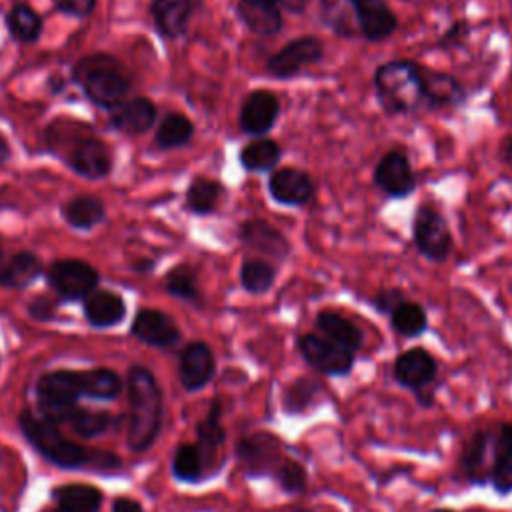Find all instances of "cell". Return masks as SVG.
<instances>
[{
  "label": "cell",
  "mask_w": 512,
  "mask_h": 512,
  "mask_svg": "<svg viewBox=\"0 0 512 512\" xmlns=\"http://www.w3.org/2000/svg\"><path fill=\"white\" fill-rule=\"evenodd\" d=\"M300 356L310 368L326 376H346L354 366V352L330 342L322 334L306 332L296 340Z\"/></svg>",
  "instance_id": "9"
},
{
  "label": "cell",
  "mask_w": 512,
  "mask_h": 512,
  "mask_svg": "<svg viewBox=\"0 0 512 512\" xmlns=\"http://www.w3.org/2000/svg\"><path fill=\"white\" fill-rule=\"evenodd\" d=\"M46 280L62 300H84L92 290H96L100 274L86 260L62 258L52 262L46 272Z\"/></svg>",
  "instance_id": "8"
},
{
  "label": "cell",
  "mask_w": 512,
  "mask_h": 512,
  "mask_svg": "<svg viewBox=\"0 0 512 512\" xmlns=\"http://www.w3.org/2000/svg\"><path fill=\"white\" fill-rule=\"evenodd\" d=\"M10 160V144L4 138V134L0 132V168Z\"/></svg>",
  "instance_id": "51"
},
{
  "label": "cell",
  "mask_w": 512,
  "mask_h": 512,
  "mask_svg": "<svg viewBox=\"0 0 512 512\" xmlns=\"http://www.w3.org/2000/svg\"><path fill=\"white\" fill-rule=\"evenodd\" d=\"M96 0H54V8L72 18H86L94 12Z\"/></svg>",
  "instance_id": "44"
},
{
  "label": "cell",
  "mask_w": 512,
  "mask_h": 512,
  "mask_svg": "<svg viewBox=\"0 0 512 512\" xmlns=\"http://www.w3.org/2000/svg\"><path fill=\"white\" fill-rule=\"evenodd\" d=\"M68 422L78 434L96 436V434H102L110 426V416L106 412H94V410L78 408Z\"/></svg>",
  "instance_id": "42"
},
{
  "label": "cell",
  "mask_w": 512,
  "mask_h": 512,
  "mask_svg": "<svg viewBox=\"0 0 512 512\" xmlns=\"http://www.w3.org/2000/svg\"><path fill=\"white\" fill-rule=\"evenodd\" d=\"M422 82H424L426 104L432 106V108L460 104L466 96L462 84L450 74H442V72L422 68Z\"/></svg>",
  "instance_id": "26"
},
{
  "label": "cell",
  "mask_w": 512,
  "mask_h": 512,
  "mask_svg": "<svg viewBox=\"0 0 512 512\" xmlns=\"http://www.w3.org/2000/svg\"><path fill=\"white\" fill-rule=\"evenodd\" d=\"M390 326L404 338H416L428 328L426 310L418 302L404 300L390 314Z\"/></svg>",
  "instance_id": "34"
},
{
  "label": "cell",
  "mask_w": 512,
  "mask_h": 512,
  "mask_svg": "<svg viewBox=\"0 0 512 512\" xmlns=\"http://www.w3.org/2000/svg\"><path fill=\"white\" fill-rule=\"evenodd\" d=\"M48 88H50L52 94H58V92H62L66 88V80L62 76L54 74V76L48 78Z\"/></svg>",
  "instance_id": "50"
},
{
  "label": "cell",
  "mask_w": 512,
  "mask_h": 512,
  "mask_svg": "<svg viewBox=\"0 0 512 512\" xmlns=\"http://www.w3.org/2000/svg\"><path fill=\"white\" fill-rule=\"evenodd\" d=\"M276 280V268L264 260H246L240 268L242 288L250 294H264Z\"/></svg>",
  "instance_id": "39"
},
{
  "label": "cell",
  "mask_w": 512,
  "mask_h": 512,
  "mask_svg": "<svg viewBox=\"0 0 512 512\" xmlns=\"http://www.w3.org/2000/svg\"><path fill=\"white\" fill-rule=\"evenodd\" d=\"M6 28L14 40L32 44L40 38L44 22L34 8H30L24 2H18L6 14Z\"/></svg>",
  "instance_id": "29"
},
{
  "label": "cell",
  "mask_w": 512,
  "mask_h": 512,
  "mask_svg": "<svg viewBox=\"0 0 512 512\" xmlns=\"http://www.w3.org/2000/svg\"><path fill=\"white\" fill-rule=\"evenodd\" d=\"M320 394H322L320 382L302 376V378L294 380L284 390V396H282L284 412H288V414H302L320 398Z\"/></svg>",
  "instance_id": "35"
},
{
  "label": "cell",
  "mask_w": 512,
  "mask_h": 512,
  "mask_svg": "<svg viewBox=\"0 0 512 512\" xmlns=\"http://www.w3.org/2000/svg\"><path fill=\"white\" fill-rule=\"evenodd\" d=\"M128 402V446L140 452L156 440L162 426V392L148 368L128 370Z\"/></svg>",
  "instance_id": "1"
},
{
  "label": "cell",
  "mask_w": 512,
  "mask_h": 512,
  "mask_svg": "<svg viewBox=\"0 0 512 512\" xmlns=\"http://www.w3.org/2000/svg\"><path fill=\"white\" fill-rule=\"evenodd\" d=\"M42 274V260L32 252H18L0 268V286L26 288Z\"/></svg>",
  "instance_id": "28"
},
{
  "label": "cell",
  "mask_w": 512,
  "mask_h": 512,
  "mask_svg": "<svg viewBox=\"0 0 512 512\" xmlns=\"http://www.w3.org/2000/svg\"><path fill=\"white\" fill-rule=\"evenodd\" d=\"M280 112L278 98L268 90H254L246 96L240 108V126L246 134L262 136L266 134Z\"/></svg>",
  "instance_id": "18"
},
{
  "label": "cell",
  "mask_w": 512,
  "mask_h": 512,
  "mask_svg": "<svg viewBox=\"0 0 512 512\" xmlns=\"http://www.w3.org/2000/svg\"><path fill=\"white\" fill-rule=\"evenodd\" d=\"M80 390L90 398H114L122 390V380L112 370L96 368L80 372Z\"/></svg>",
  "instance_id": "36"
},
{
  "label": "cell",
  "mask_w": 512,
  "mask_h": 512,
  "mask_svg": "<svg viewBox=\"0 0 512 512\" xmlns=\"http://www.w3.org/2000/svg\"><path fill=\"white\" fill-rule=\"evenodd\" d=\"M2 264H4V250H2V246H0V268H2Z\"/></svg>",
  "instance_id": "53"
},
{
  "label": "cell",
  "mask_w": 512,
  "mask_h": 512,
  "mask_svg": "<svg viewBox=\"0 0 512 512\" xmlns=\"http://www.w3.org/2000/svg\"><path fill=\"white\" fill-rule=\"evenodd\" d=\"M20 428H22L24 436L28 438V442L56 466L78 468V466H84L92 458V454L84 446L64 438L58 432L56 424H52L40 416L22 412Z\"/></svg>",
  "instance_id": "4"
},
{
  "label": "cell",
  "mask_w": 512,
  "mask_h": 512,
  "mask_svg": "<svg viewBox=\"0 0 512 512\" xmlns=\"http://www.w3.org/2000/svg\"><path fill=\"white\" fill-rule=\"evenodd\" d=\"M72 80L80 84L92 104L104 110L116 108L130 92V78L124 66L104 52L80 58L72 66Z\"/></svg>",
  "instance_id": "2"
},
{
  "label": "cell",
  "mask_w": 512,
  "mask_h": 512,
  "mask_svg": "<svg viewBox=\"0 0 512 512\" xmlns=\"http://www.w3.org/2000/svg\"><path fill=\"white\" fill-rule=\"evenodd\" d=\"M466 32H468V28L464 26V22H458V24H454V26H452L444 36H442L440 44H442V46L456 44V42H460V40L466 36Z\"/></svg>",
  "instance_id": "48"
},
{
  "label": "cell",
  "mask_w": 512,
  "mask_h": 512,
  "mask_svg": "<svg viewBox=\"0 0 512 512\" xmlns=\"http://www.w3.org/2000/svg\"><path fill=\"white\" fill-rule=\"evenodd\" d=\"M80 394V372L56 370L42 376L38 382V406L42 418L52 424L68 422L78 410L76 398Z\"/></svg>",
  "instance_id": "5"
},
{
  "label": "cell",
  "mask_w": 512,
  "mask_h": 512,
  "mask_svg": "<svg viewBox=\"0 0 512 512\" xmlns=\"http://www.w3.org/2000/svg\"><path fill=\"white\" fill-rule=\"evenodd\" d=\"M432 512H454V510H450V508H436V510H432Z\"/></svg>",
  "instance_id": "54"
},
{
  "label": "cell",
  "mask_w": 512,
  "mask_h": 512,
  "mask_svg": "<svg viewBox=\"0 0 512 512\" xmlns=\"http://www.w3.org/2000/svg\"><path fill=\"white\" fill-rule=\"evenodd\" d=\"M62 218L74 230H92L106 218V206L94 194H80L62 206Z\"/></svg>",
  "instance_id": "27"
},
{
  "label": "cell",
  "mask_w": 512,
  "mask_h": 512,
  "mask_svg": "<svg viewBox=\"0 0 512 512\" xmlns=\"http://www.w3.org/2000/svg\"><path fill=\"white\" fill-rule=\"evenodd\" d=\"M316 328L320 330V334L324 338H328L330 342H334L350 352H356L364 342L362 330L352 320L344 318L338 312H330V310L318 312Z\"/></svg>",
  "instance_id": "24"
},
{
  "label": "cell",
  "mask_w": 512,
  "mask_h": 512,
  "mask_svg": "<svg viewBox=\"0 0 512 512\" xmlns=\"http://www.w3.org/2000/svg\"><path fill=\"white\" fill-rule=\"evenodd\" d=\"M502 156H504V160L512 166V136L504 142V146H502Z\"/></svg>",
  "instance_id": "52"
},
{
  "label": "cell",
  "mask_w": 512,
  "mask_h": 512,
  "mask_svg": "<svg viewBox=\"0 0 512 512\" xmlns=\"http://www.w3.org/2000/svg\"><path fill=\"white\" fill-rule=\"evenodd\" d=\"M414 242L418 252L432 262H442L450 254L452 236L448 224L432 206L418 208L414 218Z\"/></svg>",
  "instance_id": "10"
},
{
  "label": "cell",
  "mask_w": 512,
  "mask_h": 512,
  "mask_svg": "<svg viewBox=\"0 0 512 512\" xmlns=\"http://www.w3.org/2000/svg\"><path fill=\"white\" fill-rule=\"evenodd\" d=\"M166 290L174 298H180V300H186V302H200V290H198V284H196V274L186 264L176 266L166 274Z\"/></svg>",
  "instance_id": "41"
},
{
  "label": "cell",
  "mask_w": 512,
  "mask_h": 512,
  "mask_svg": "<svg viewBox=\"0 0 512 512\" xmlns=\"http://www.w3.org/2000/svg\"><path fill=\"white\" fill-rule=\"evenodd\" d=\"M378 102L388 114H404L426 104L422 66L408 60L382 64L374 72Z\"/></svg>",
  "instance_id": "3"
},
{
  "label": "cell",
  "mask_w": 512,
  "mask_h": 512,
  "mask_svg": "<svg viewBox=\"0 0 512 512\" xmlns=\"http://www.w3.org/2000/svg\"><path fill=\"white\" fill-rule=\"evenodd\" d=\"M280 160V146L270 138H256L240 150V164L248 172H268Z\"/></svg>",
  "instance_id": "33"
},
{
  "label": "cell",
  "mask_w": 512,
  "mask_h": 512,
  "mask_svg": "<svg viewBox=\"0 0 512 512\" xmlns=\"http://www.w3.org/2000/svg\"><path fill=\"white\" fill-rule=\"evenodd\" d=\"M394 380L412 392H424L428 390L438 374V364L434 356L426 348H408L394 360L392 366Z\"/></svg>",
  "instance_id": "12"
},
{
  "label": "cell",
  "mask_w": 512,
  "mask_h": 512,
  "mask_svg": "<svg viewBox=\"0 0 512 512\" xmlns=\"http://www.w3.org/2000/svg\"><path fill=\"white\" fill-rule=\"evenodd\" d=\"M84 314L86 320L96 328L116 326L126 316V304L120 294L112 290H92L84 298Z\"/></svg>",
  "instance_id": "23"
},
{
  "label": "cell",
  "mask_w": 512,
  "mask_h": 512,
  "mask_svg": "<svg viewBox=\"0 0 512 512\" xmlns=\"http://www.w3.org/2000/svg\"><path fill=\"white\" fill-rule=\"evenodd\" d=\"M216 370V360L208 344L204 342H190L182 352H180V384L188 392H196L204 388Z\"/></svg>",
  "instance_id": "17"
},
{
  "label": "cell",
  "mask_w": 512,
  "mask_h": 512,
  "mask_svg": "<svg viewBox=\"0 0 512 512\" xmlns=\"http://www.w3.org/2000/svg\"><path fill=\"white\" fill-rule=\"evenodd\" d=\"M56 502L60 512H98L102 504V494L88 484H68L60 486L56 492Z\"/></svg>",
  "instance_id": "30"
},
{
  "label": "cell",
  "mask_w": 512,
  "mask_h": 512,
  "mask_svg": "<svg viewBox=\"0 0 512 512\" xmlns=\"http://www.w3.org/2000/svg\"><path fill=\"white\" fill-rule=\"evenodd\" d=\"M156 122V106L150 98L134 96L122 100L110 110V126L122 134L136 136L152 128Z\"/></svg>",
  "instance_id": "20"
},
{
  "label": "cell",
  "mask_w": 512,
  "mask_h": 512,
  "mask_svg": "<svg viewBox=\"0 0 512 512\" xmlns=\"http://www.w3.org/2000/svg\"><path fill=\"white\" fill-rule=\"evenodd\" d=\"M114 512H142V506L130 498H118L114 502Z\"/></svg>",
  "instance_id": "49"
},
{
  "label": "cell",
  "mask_w": 512,
  "mask_h": 512,
  "mask_svg": "<svg viewBox=\"0 0 512 512\" xmlns=\"http://www.w3.org/2000/svg\"><path fill=\"white\" fill-rule=\"evenodd\" d=\"M358 28L370 42H380L396 30V16L384 0H350Z\"/></svg>",
  "instance_id": "19"
},
{
  "label": "cell",
  "mask_w": 512,
  "mask_h": 512,
  "mask_svg": "<svg viewBox=\"0 0 512 512\" xmlns=\"http://www.w3.org/2000/svg\"><path fill=\"white\" fill-rule=\"evenodd\" d=\"M130 330L140 342L156 348H170L180 340V330L172 316L154 308L140 310L134 316Z\"/></svg>",
  "instance_id": "15"
},
{
  "label": "cell",
  "mask_w": 512,
  "mask_h": 512,
  "mask_svg": "<svg viewBox=\"0 0 512 512\" xmlns=\"http://www.w3.org/2000/svg\"><path fill=\"white\" fill-rule=\"evenodd\" d=\"M272 478L280 486V490L290 494V496L302 494L306 490V486H308V472H306V468L298 460H294L290 456L284 458V462L276 468Z\"/></svg>",
  "instance_id": "40"
},
{
  "label": "cell",
  "mask_w": 512,
  "mask_h": 512,
  "mask_svg": "<svg viewBox=\"0 0 512 512\" xmlns=\"http://www.w3.org/2000/svg\"><path fill=\"white\" fill-rule=\"evenodd\" d=\"M496 452L500 456L512 458V424H502L496 432Z\"/></svg>",
  "instance_id": "47"
},
{
  "label": "cell",
  "mask_w": 512,
  "mask_h": 512,
  "mask_svg": "<svg viewBox=\"0 0 512 512\" xmlns=\"http://www.w3.org/2000/svg\"><path fill=\"white\" fill-rule=\"evenodd\" d=\"M62 160L82 178L100 180L112 172V152L96 134H68Z\"/></svg>",
  "instance_id": "6"
},
{
  "label": "cell",
  "mask_w": 512,
  "mask_h": 512,
  "mask_svg": "<svg viewBox=\"0 0 512 512\" xmlns=\"http://www.w3.org/2000/svg\"><path fill=\"white\" fill-rule=\"evenodd\" d=\"M262 2H270V4H278V0H262Z\"/></svg>",
  "instance_id": "55"
},
{
  "label": "cell",
  "mask_w": 512,
  "mask_h": 512,
  "mask_svg": "<svg viewBox=\"0 0 512 512\" xmlns=\"http://www.w3.org/2000/svg\"><path fill=\"white\" fill-rule=\"evenodd\" d=\"M54 310H56V302L44 294L36 296L30 304H28V312L32 318L36 320H50L54 316Z\"/></svg>",
  "instance_id": "46"
},
{
  "label": "cell",
  "mask_w": 512,
  "mask_h": 512,
  "mask_svg": "<svg viewBox=\"0 0 512 512\" xmlns=\"http://www.w3.org/2000/svg\"><path fill=\"white\" fill-rule=\"evenodd\" d=\"M374 184L390 198H404L412 194L416 180L408 158L398 150L384 154L374 168Z\"/></svg>",
  "instance_id": "13"
},
{
  "label": "cell",
  "mask_w": 512,
  "mask_h": 512,
  "mask_svg": "<svg viewBox=\"0 0 512 512\" xmlns=\"http://www.w3.org/2000/svg\"><path fill=\"white\" fill-rule=\"evenodd\" d=\"M268 192L278 204L302 206L314 194L312 178L298 168H280L268 180Z\"/></svg>",
  "instance_id": "21"
},
{
  "label": "cell",
  "mask_w": 512,
  "mask_h": 512,
  "mask_svg": "<svg viewBox=\"0 0 512 512\" xmlns=\"http://www.w3.org/2000/svg\"><path fill=\"white\" fill-rule=\"evenodd\" d=\"M494 458H496V434L488 430H478L470 436L468 444L464 446L460 456V466L470 482L484 484L488 482Z\"/></svg>",
  "instance_id": "16"
},
{
  "label": "cell",
  "mask_w": 512,
  "mask_h": 512,
  "mask_svg": "<svg viewBox=\"0 0 512 512\" xmlns=\"http://www.w3.org/2000/svg\"><path fill=\"white\" fill-rule=\"evenodd\" d=\"M324 54V46L314 36H300L280 48L266 64L268 72L276 78H292L304 68L316 64Z\"/></svg>",
  "instance_id": "11"
},
{
  "label": "cell",
  "mask_w": 512,
  "mask_h": 512,
  "mask_svg": "<svg viewBox=\"0 0 512 512\" xmlns=\"http://www.w3.org/2000/svg\"><path fill=\"white\" fill-rule=\"evenodd\" d=\"M240 240L258 250V252H264L276 260H282L288 256L290 252V242L286 240V236L274 228L272 224L264 222V220H246L242 226H240V232H238Z\"/></svg>",
  "instance_id": "22"
},
{
  "label": "cell",
  "mask_w": 512,
  "mask_h": 512,
  "mask_svg": "<svg viewBox=\"0 0 512 512\" xmlns=\"http://www.w3.org/2000/svg\"><path fill=\"white\" fill-rule=\"evenodd\" d=\"M196 434H198V448L202 450L204 460H206V456H210L214 450H218L224 444L226 430L220 422V404L218 402H214L210 412L206 414V418L202 422H198Z\"/></svg>",
  "instance_id": "38"
},
{
  "label": "cell",
  "mask_w": 512,
  "mask_h": 512,
  "mask_svg": "<svg viewBox=\"0 0 512 512\" xmlns=\"http://www.w3.org/2000/svg\"><path fill=\"white\" fill-rule=\"evenodd\" d=\"M238 16L254 34L260 36H272L282 28V12L278 4L262 0H240Z\"/></svg>",
  "instance_id": "25"
},
{
  "label": "cell",
  "mask_w": 512,
  "mask_h": 512,
  "mask_svg": "<svg viewBox=\"0 0 512 512\" xmlns=\"http://www.w3.org/2000/svg\"><path fill=\"white\" fill-rule=\"evenodd\" d=\"M198 4L200 0H152L150 14L156 32L166 40L184 36Z\"/></svg>",
  "instance_id": "14"
},
{
  "label": "cell",
  "mask_w": 512,
  "mask_h": 512,
  "mask_svg": "<svg viewBox=\"0 0 512 512\" xmlns=\"http://www.w3.org/2000/svg\"><path fill=\"white\" fill-rule=\"evenodd\" d=\"M222 194H224V188L220 182L198 176L190 182L186 190V208L198 216L210 214L216 210Z\"/></svg>",
  "instance_id": "32"
},
{
  "label": "cell",
  "mask_w": 512,
  "mask_h": 512,
  "mask_svg": "<svg viewBox=\"0 0 512 512\" xmlns=\"http://www.w3.org/2000/svg\"><path fill=\"white\" fill-rule=\"evenodd\" d=\"M192 134H194V124L188 116L180 112H168L166 116H162L156 128V144L162 150L180 148L192 140Z\"/></svg>",
  "instance_id": "31"
},
{
  "label": "cell",
  "mask_w": 512,
  "mask_h": 512,
  "mask_svg": "<svg viewBox=\"0 0 512 512\" xmlns=\"http://www.w3.org/2000/svg\"><path fill=\"white\" fill-rule=\"evenodd\" d=\"M236 458L250 478L270 476L284 462V444L272 432H252L238 440Z\"/></svg>",
  "instance_id": "7"
},
{
  "label": "cell",
  "mask_w": 512,
  "mask_h": 512,
  "mask_svg": "<svg viewBox=\"0 0 512 512\" xmlns=\"http://www.w3.org/2000/svg\"><path fill=\"white\" fill-rule=\"evenodd\" d=\"M204 454L198 444H180L172 458V472L182 482H198L204 474Z\"/></svg>",
  "instance_id": "37"
},
{
  "label": "cell",
  "mask_w": 512,
  "mask_h": 512,
  "mask_svg": "<svg viewBox=\"0 0 512 512\" xmlns=\"http://www.w3.org/2000/svg\"><path fill=\"white\" fill-rule=\"evenodd\" d=\"M404 302V294L398 288H382L376 292L372 306L382 314H392V310Z\"/></svg>",
  "instance_id": "45"
},
{
  "label": "cell",
  "mask_w": 512,
  "mask_h": 512,
  "mask_svg": "<svg viewBox=\"0 0 512 512\" xmlns=\"http://www.w3.org/2000/svg\"><path fill=\"white\" fill-rule=\"evenodd\" d=\"M488 482L492 484V488H494L500 496L512 494V458L500 456V454L496 452V458H494L492 468H490Z\"/></svg>",
  "instance_id": "43"
}]
</instances>
